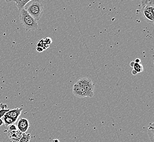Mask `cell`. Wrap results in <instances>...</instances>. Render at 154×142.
Wrapping results in <instances>:
<instances>
[{
  "label": "cell",
  "instance_id": "obj_1",
  "mask_svg": "<svg viewBox=\"0 0 154 142\" xmlns=\"http://www.w3.org/2000/svg\"><path fill=\"white\" fill-rule=\"evenodd\" d=\"M19 18L21 24L26 31H35L38 29L37 21L31 17L24 8L20 11Z\"/></svg>",
  "mask_w": 154,
  "mask_h": 142
},
{
  "label": "cell",
  "instance_id": "obj_2",
  "mask_svg": "<svg viewBox=\"0 0 154 142\" xmlns=\"http://www.w3.org/2000/svg\"><path fill=\"white\" fill-rule=\"evenodd\" d=\"M24 9L36 21L41 18L43 13V6L39 0H32L27 3Z\"/></svg>",
  "mask_w": 154,
  "mask_h": 142
},
{
  "label": "cell",
  "instance_id": "obj_3",
  "mask_svg": "<svg viewBox=\"0 0 154 142\" xmlns=\"http://www.w3.org/2000/svg\"><path fill=\"white\" fill-rule=\"evenodd\" d=\"M82 87H83L86 91L88 97H92L94 95L95 85L92 80L87 78H82L78 80L77 83Z\"/></svg>",
  "mask_w": 154,
  "mask_h": 142
},
{
  "label": "cell",
  "instance_id": "obj_4",
  "mask_svg": "<svg viewBox=\"0 0 154 142\" xmlns=\"http://www.w3.org/2000/svg\"><path fill=\"white\" fill-rule=\"evenodd\" d=\"M142 12L145 19L151 23L154 21V6L146 5L142 8Z\"/></svg>",
  "mask_w": 154,
  "mask_h": 142
},
{
  "label": "cell",
  "instance_id": "obj_5",
  "mask_svg": "<svg viewBox=\"0 0 154 142\" xmlns=\"http://www.w3.org/2000/svg\"><path fill=\"white\" fill-rule=\"evenodd\" d=\"M17 127L18 130L23 133H26L30 127V124L26 119L20 118L19 119Z\"/></svg>",
  "mask_w": 154,
  "mask_h": 142
},
{
  "label": "cell",
  "instance_id": "obj_6",
  "mask_svg": "<svg viewBox=\"0 0 154 142\" xmlns=\"http://www.w3.org/2000/svg\"><path fill=\"white\" fill-rule=\"evenodd\" d=\"M73 93L75 96L78 98H84L88 97L86 91L83 87L78 85L77 83L74 84L73 86Z\"/></svg>",
  "mask_w": 154,
  "mask_h": 142
},
{
  "label": "cell",
  "instance_id": "obj_7",
  "mask_svg": "<svg viewBox=\"0 0 154 142\" xmlns=\"http://www.w3.org/2000/svg\"><path fill=\"white\" fill-rule=\"evenodd\" d=\"M23 133L21 132L20 131L17 130L12 131H8L7 135L11 142H19Z\"/></svg>",
  "mask_w": 154,
  "mask_h": 142
},
{
  "label": "cell",
  "instance_id": "obj_8",
  "mask_svg": "<svg viewBox=\"0 0 154 142\" xmlns=\"http://www.w3.org/2000/svg\"><path fill=\"white\" fill-rule=\"evenodd\" d=\"M23 110V108H16L14 110H9V111L5 115L9 118H11L14 122H16L18 120V119L19 118V116H20Z\"/></svg>",
  "mask_w": 154,
  "mask_h": 142
},
{
  "label": "cell",
  "instance_id": "obj_9",
  "mask_svg": "<svg viewBox=\"0 0 154 142\" xmlns=\"http://www.w3.org/2000/svg\"><path fill=\"white\" fill-rule=\"evenodd\" d=\"M15 3L16 7L18 8L19 11L24 8V7L32 0H13Z\"/></svg>",
  "mask_w": 154,
  "mask_h": 142
},
{
  "label": "cell",
  "instance_id": "obj_10",
  "mask_svg": "<svg viewBox=\"0 0 154 142\" xmlns=\"http://www.w3.org/2000/svg\"><path fill=\"white\" fill-rule=\"evenodd\" d=\"M2 120H3V125H5V126L7 127H9V126H11V125L14 124L15 122L8 116H6V115L3 116L2 118Z\"/></svg>",
  "mask_w": 154,
  "mask_h": 142
},
{
  "label": "cell",
  "instance_id": "obj_11",
  "mask_svg": "<svg viewBox=\"0 0 154 142\" xmlns=\"http://www.w3.org/2000/svg\"><path fill=\"white\" fill-rule=\"evenodd\" d=\"M154 123L149 124L148 128V133L152 142H154Z\"/></svg>",
  "mask_w": 154,
  "mask_h": 142
},
{
  "label": "cell",
  "instance_id": "obj_12",
  "mask_svg": "<svg viewBox=\"0 0 154 142\" xmlns=\"http://www.w3.org/2000/svg\"><path fill=\"white\" fill-rule=\"evenodd\" d=\"M30 139L31 136L30 134L24 133L23 134V136L19 142H30Z\"/></svg>",
  "mask_w": 154,
  "mask_h": 142
},
{
  "label": "cell",
  "instance_id": "obj_13",
  "mask_svg": "<svg viewBox=\"0 0 154 142\" xmlns=\"http://www.w3.org/2000/svg\"><path fill=\"white\" fill-rule=\"evenodd\" d=\"M134 69L136 71L137 73H140V72H142L143 71V66L139 63H136L134 62Z\"/></svg>",
  "mask_w": 154,
  "mask_h": 142
},
{
  "label": "cell",
  "instance_id": "obj_14",
  "mask_svg": "<svg viewBox=\"0 0 154 142\" xmlns=\"http://www.w3.org/2000/svg\"><path fill=\"white\" fill-rule=\"evenodd\" d=\"M9 110H6V109H1L0 110V119H2L3 116L6 114L9 111Z\"/></svg>",
  "mask_w": 154,
  "mask_h": 142
},
{
  "label": "cell",
  "instance_id": "obj_15",
  "mask_svg": "<svg viewBox=\"0 0 154 142\" xmlns=\"http://www.w3.org/2000/svg\"><path fill=\"white\" fill-rule=\"evenodd\" d=\"M18 130L17 126L14 124L11 125V126H9L8 129V131H15Z\"/></svg>",
  "mask_w": 154,
  "mask_h": 142
},
{
  "label": "cell",
  "instance_id": "obj_16",
  "mask_svg": "<svg viewBox=\"0 0 154 142\" xmlns=\"http://www.w3.org/2000/svg\"><path fill=\"white\" fill-rule=\"evenodd\" d=\"M142 1V8H143L146 5L148 2V0H141Z\"/></svg>",
  "mask_w": 154,
  "mask_h": 142
},
{
  "label": "cell",
  "instance_id": "obj_17",
  "mask_svg": "<svg viewBox=\"0 0 154 142\" xmlns=\"http://www.w3.org/2000/svg\"><path fill=\"white\" fill-rule=\"evenodd\" d=\"M37 51H38V52H42V51H43V50H44V49H43L42 47H37Z\"/></svg>",
  "mask_w": 154,
  "mask_h": 142
},
{
  "label": "cell",
  "instance_id": "obj_18",
  "mask_svg": "<svg viewBox=\"0 0 154 142\" xmlns=\"http://www.w3.org/2000/svg\"><path fill=\"white\" fill-rule=\"evenodd\" d=\"M138 73L136 71H135V70H134V69H133L132 71V74H133V75H134V76H135V75H137V74Z\"/></svg>",
  "mask_w": 154,
  "mask_h": 142
},
{
  "label": "cell",
  "instance_id": "obj_19",
  "mask_svg": "<svg viewBox=\"0 0 154 142\" xmlns=\"http://www.w3.org/2000/svg\"><path fill=\"white\" fill-rule=\"evenodd\" d=\"M3 125V120L2 119H0V126H2Z\"/></svg>",
  "mask_w": 154,
  "mask_h": 142
},
{
  "label": "cell",
  "instance_id": "obj_20",
  "mask_svg": "<svg viewBox=\"0 0 154 142\" xmlns=\"http://www.w3.org/2000/svg\"><path fill=\"white\" fill-rule=\"evenodd\" d=\"M134 62H136V63H140V60L139 59H136V60H135Z\"/></svg>",
  "mask_w": 154,
  "mask_h": 142
},
{
  "label": "cell",
  "instance_id": "obj_21",
  "mask_svg": "<svg viewBox=\"0 0 154 142\" xmlns=\"http://www.w3.org/2000/svg\"><path fill=\"white\" fill-rule=\"evenodd\" d=\"M134 62L132 61V62H130V66L131 67H134Z\"/></svg>",
  "mask_w": 154,
  "mask_h": 142
},
{
  "label": "cell",
  "instance_id": "obj_22",
  "mask_svg": "<svg viewBox=\"0 0 154 142\" xmlns=\"http://www.w3.org/2000/svg\"><path fill=\"white\" fill-rule=\"evenodd\" d=\"M52 142H60L59 140H58V139H54L53 140V141Z\"/></svg>",
  "mask_w": 154,
  "mask_h": 142
},
{
  "label": "cell",
  "instance_id": "obj_23",
  "mask_svg": "<svg viewBox=\"0 0 154 142\" xmlns=\"http://www.w3.org/2000/svg\"><path fill=\"white\" fill-rule=\"evenodd\" d=\"M6 1V2H7V3H9V2H11V1H12L13 0H5Z\"/></svg>",
  "mask_w": 154,
  "mask_h": 142
}]
</instances>
